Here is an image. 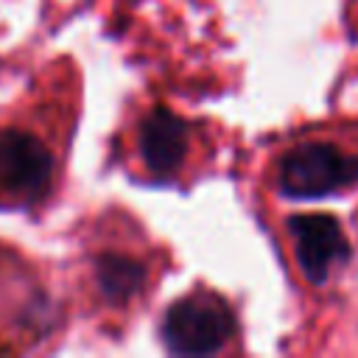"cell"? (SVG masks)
<instances>
[{
	"mask_svg": "<svg viewBox=\"0 0 358 358\" xmlns=\"http://www.w3.org/2000/svg\"><path fill=\"white\" fill-rule=\"evenodd\" d=\"M56 179V151L45 134L22 123L0 126V204L42 201Z\"/></svg>",
	"mask_w": 358,
	"mask_h": 358,
	"instance_id": "obj_1",
	"label": "cell"
},
{
	"mask_svg": "<svg viewBox=\"0 0 358 358\" xmlns=\"http://www.w3.org/2000/svg\"><path fill=\"white\" fill-rule=\"evenodd\" d=\"M238 330L232 308L213 291H190L168 305L159 322L162 344L176 355L218 352Z\"/></svg>",
	"mask_w": 358,
	"mask_h": 358,
	"instance_id": "obj_2",
	"label": "cell"
},
{
	"mask_svg": "<svg viewBox=\"0 0 358 358\" xmlns=\"http://www.w3.org/2000/svg\"><path fill=\"white\" fill-rule=\"evenodd\" d=\"M352 185H358V157L333 143H299L277 165V187L288 199H324Z\"/></svg>",
	"mask_w": 358,
	"mask_h": 358,
	"instance_id": "obj_3",
	"label": "cell"
},
{
	"mask_svg": "<svg viewBox=\"0 0 358 358\" xmlns=\"http://www.w3.org/2000/svg\"><path fill=\"white\" fill-rule=\"evenodd\" d=\"M288 232L294 238V255L299 271L308 282L322 285L350 257V243L341 224L327 213H302L288 218Z\"/></svg>",
	"mask_w": 358,
	"mask_h": 358,
	"instance_id": "obj_4",
	"label": "cell"
},
{
	"mask_svg": "<svg viewBox=\"0 0 358 358\" xmlns=\"http://www.w3.org/2000/svg\"><path fill=\"white\" fill-rule=\"evenodd\" d=\"M190 151V126L168 106H151L137 123V154L157 179H171Z\"/></svg>",
	"mask_w": 358,
	"mask_h": 358,
	"instance_id": "obj_5",
	"label": "cell"
},
{
	"mask_svg": "<svg viewBox=\"0 0 358 358\" xmlns=\"http://www.w3.org/2000/svg\"><path fill=\"white\" fill-rule=\"evenodd\" d=\"M92 277H95V288L98 294L120 308L126 302H131L137 294H143L145 280H148V268L140 257L129 255V252H101L92 260Z\"/></svg>",
	"mask_w": 358,
	"mask_h": 358,
	"instance_id": "obj_6",
	"label": "cell"
}]
</instances>
